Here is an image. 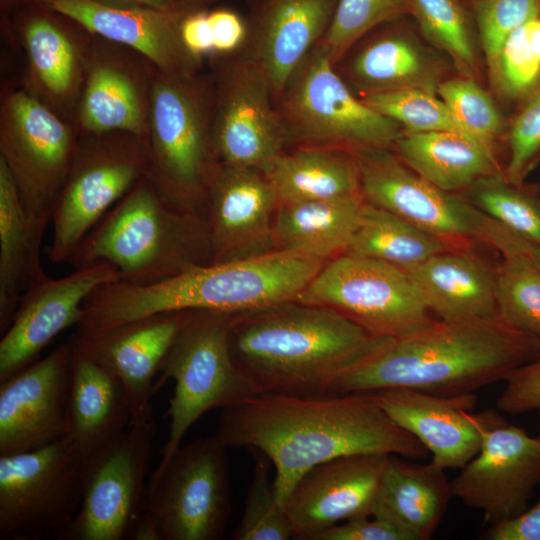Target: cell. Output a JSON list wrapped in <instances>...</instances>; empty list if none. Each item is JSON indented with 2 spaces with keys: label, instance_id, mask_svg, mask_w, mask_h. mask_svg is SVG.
<instances>
[{
  "label": "cell",
  "instance_id": "db71d44e",
  "mask_svg": "<svg viewBox=\"0 0 540 540\" xmlns=\"http://www.w3.org/2000/svg\"><path fill=\"white\" fill-rule=\"evenodd\" d=\"M528 44L540 62V14L523 25Z\"/></svg>",
  "mask_w": 540,
  "mask_h": 540
},
{
  "label": "cell",
  "instance_id": "7c38bea8",
  "mask_svg": "<svg viewBox=\"0 0 540 540\" xmlns=\"http://www.w3.org/2000/svg\"><path fill=\"white\" fill-rule=\"evenodd\" d=\"M148 170L147 144L124 131L79 135L55 205L48 258L67 262L84 237Z\"/></svg>",
  "mask_w": 540,
  "mask_h": 540
},
{
  "label": "cell",
  "instance_id": "836d02e7",
  "mask_svg": "<svg viewBox=\"0 0 540 540\" xmlns=\"http://www.w3.org/2000/svg\"><path fill=\"white\" fill-rule=\"evenodd\" d=\"M364 201L358 194L279 203L274 219L276 248L325 261L344 253Z\"/></svg>",
  "mask_w": 540,
  "mask_h": 540
},
{
  "label": "cell",
  "instance_id": "9a60e30c",
  "mask_svg": "<svg viewBox=\"0 0 540 540\" xmlns=\"http://www.w3.org/2000/svg\"><path fill=\"white\" fill-rule=\"evenodd\" d=\"M155 436L153 417L130 424L84 462L81 505L62 539L131 540L146 509Z\"/></svg>",
  "mask_w": 540,
  "mask_h": 540
},
{
  "label": "cell",
  "instance_id": "83f0119b",
  "mask_svg": "<svg viewBox=\"0 0 540 540\" xmlns=\"http://www.w3.org/2000/svg\"><path fill=\"white\" fill-rule=\"evenodd\" d=\"M365 393L426 448L434 465L461 469L477 454L481 435L471 416L475 393L442 396L406 387Z\"/></svg>",
  "mask_w": 540,
  "mask_h": 540
},
{
  "label": "cell",
  "instance_id": "5b68a950",
  "mask_svg": "<svg viewBox=\"0 0 540 540\" xmlns=\"http://www.w3.org/2000/svg\"><path fill=\"white\" fill-rule=\"evenodd\" d=\"M74 269L99 262L121 281L149 284L212 263L205 216L166 202L145 176L91 229L67 261Z\"/></svg>",
  "mask_w": 540,
  "mask_h": 540
},
{
  "label": "cell",
  "instance_id": "ffe728a7",
  "mask_svg": "<svg viewBox=\"0 0 540 540\" xmlns=\"http://www.w3.org/2000/svg\"><path fill=\"white\" fill-rule=\"evenodd\" d=\"M32 5L34 8L21 15L15 26L25 60L21 88L73 124L91 34L59 13Z\"/></svg>",
  "mask_w": 540,
  "mask_h": 540
},
{
  "label": "cell",
  "instance_id": "ba28073f",
  "mask_svg": "<svg viewBox=\"0 0 540 540\" xmlns=\"http://www.w3.org/2000/svg\"><path fill=\"white\" fill-rule=\"evenodd\" d=\"M235 313L187 311L154 384V392L169 379L175 383L166 417L169 434L161 447L164 464L181 446L190 427L206 412L248 401L259 393L235 365L228 344Z\"/></svg>",
  "mask_w": 540,
  "mask_h": 540
},
{
  "label": "cell",
  "instance_id": "7dc6e473",
  "mask_svg": "<svg viewBox=\"0 0 540 540\" xmlns=\"http://www.w3.org/2000/svg\"><path fill=\"white\" fill-rule=\"evenodd\" d=\"M496 407L511 415L540 410V355L506 379Z\"/></svg>",
  "mask_w": 540,
  "mask_h": 540
},
{
  "label": "cell",
  "instance_id": "4316f807",
  "mask_svg": "<svg viewBox=\"0 0 540 540\" xmlns=\"http://www.w3.org/2000/svg\"><path fill=\"white\" fill-rule=\"evenodd\" d=\"M248 38L241 50L278 96L290 75L325 37L339 0H246Z\"/></svg>",
  "mask_w": 540,
  "mask_h": 540
},
{
  "label": "cell",
  "instance_id": "f35d334b",
  "mask_svg": "<svg viewBox=\"0 0 540 540\" xmlns=\"http://www.w3.org/2000/svg\"><path fill=\"white\" fill-rule=\"evenodd\" d=\"M466 191V199L483 213L540 246V203L503 173L483 178Z\"/></svg>",
  "mask_w": 540,
  "mask_h": 540
},
{
  "label": "cell",
  "instance_id": "11a10c76",
  "mask_svg": "<svg viewBox=\"0 0 540 540\" xmlns=\"http://www.w3.org/2000/svg\"><path fill=\"white\" fill-rule=\"evenodd\" d=\"M527 257L540 269V246L524 238L519 253Z\"/></svg>",
  "mask_w": 540,
  "mask_h": 540
},
{
  "label": "cell",
  "instance_id": "277c9868",
  "mask_svg": "<svg viewBox=\"0 0 540 540\" xmlns=\"http://www.w3.org/2000/svg\"><path fill=\"white\" fill-rule=\"evenodd\" d=\"M325 262L277 249L197 266L149 284L116 280L89 296L87 317L94 330L106 331L166 312L241 313L296 301Z\"/></svg>",
  "mask_w": 540,
  "mask_h": 540
},
{
  "label": "cell",
  "instance_id": "e0dca14e",
  "mask_svg": "<svg viewBox=\"0 0 540 540\" xmlns=\"http://www.w3.org/2000/svg\"><path fill=\"white\" fill-rule=\"evenodd\" d=\"M481 443L451 481L453 497L495 525L522 514L540 484V439L489 409L471 413Z\"/></svg>",
  "mask_w": 540,
  "mask_h": 540
},
{
  "label": "cell",
  "instance_id": "680465c9",
  "mask_svg": "<svg viewBox=\"0 0 540 540\" xmlns=\"http://www.w3.org/2000/svg\"><path fill=\"white\" fill-rule=\"evenodd\" d=\"M538 414H539V434H538V438L540 439V410H538Z\"/></svg>",
  "mask_w": 540,
  "mask_h": 540
},
{
  "label": "cell",
  "instance_id": "7bdbcfd3",
  "mask_svg": "<svg viewBox=\"0 0 540 540\" xmlns=\"http://www.w3.org/2000/svg\"><path fill=\"white\" fill-rule=\"evenodd\" d=\"M437 95L473 136L493 145L504 128L503 117L493 99L474 78L445 79Z\"/></svg>",
  "mask_w": 540,
  "mask_h": 540
},
{
  "label": "cell",
  "instance_id": "f5cc1de1",
  "mask_svg": "<svg viewBox=\"0 0 540 540\" xmlns=\"http://www.w3.org/2000/svg\"><path fill=\"white\" fill-rule=\"evenodd\" d=\"M106 3L152 8L163 11H184L178 0H99Z\"/></svg>",
  "mask_w": 540,
  "mask_h": 540
},
{
  "label": "cell",
  "instance_id": "44dd1931",
  "mask_svg": "<svg viewBox=\"0 0 540 540\" xmlns=\"http://www.w3.org/2000/svg\"><path fill=\"white\" fill-rule=\"evenodd\" d=\"M120 279L117 269L99 262L54 279L47 275L23 293L14 318L0 340V382L35 362L62 331L76 326L87 297Z\"/></svg>",
  "mask_w": 540,
  "mask_h": 540
},
{
  "label": "cell",
  "instance_id": "e575fe53",
  "mask_svg": "<svg viewBox=\"0 0 540 540\" xmlns=\"http://www.w3.org/2000/svg\"><path fill=\"white\" fill-rule=\"evenodd\" d=\"M42 239L35 233L13 178L0 159V334L10 326L23 293L46 276Z\"/></svg>",
  "mask_w": 540,
  "mask_h": 540
},
{
  "label": "cell",
  "instance_id": "6da1fadb",
  "mask_svg": "<svg viewBox=\"0 0 540 540\" xmlns=\"http://www.w3.org/2000/svg\"><path fill=\"white\" fill-rule=\"evenodd\" d=\"M216 435L228 448L258 451L272 463L282 507L309 469L333 458L378 453L419 459L428 454L365 392L258 395L222 409Z\"/></svg>",
  "mask_w": 540,
  "mask_h": 540
},
{
  "label": "cell",
  "instance_id": "d590c367",
  "mask_svg": "<svg viewBox=\"0 0 540 540\" xmlns=\"http://www.w3.org/2000/svg\"><path fill=\"white\" fill-rule=\"evenodd\" d=\"M458 247L465 246L444 240L364 201L344 253L381 260L406 271L437 253Z\"/></svg>",
  "mask_w": 540,
  "mask_h": 540
},
{
  "label": "cell",
  "instance_id": "7402d4cb",
  "mask_svg": "<svg viewBox=\"0 0 540 540\" xmlns=\"http://www.w3.org/2000/svg\"><path fill=\"white\" fill-rule=\"evenodd\" d=\"M278 205L275 189L262 170L219 163L209 185L205 212L212 263L277 250L274 219Z\"/></svg>",
  "mask_w": 540,
  "mask_h": 540
},
{
  "label": "cell",
  "instance_id": "7a4b0ae2",
  "mask_svg": "<svg viewBox=\"0 0 540 540\" xmlns=\"http://www.w3.org/2000/svg\"><path fill=\"white\" fill-rule=\"evenodd\" d=\"M387 339L333 309L297 300L235 313L228 333L232 359L259 395L330 394Z\"/></svg>",
  "mask_w": 540,
  "mask_h": 540
},
{
  "label": "cell",
  "instance_id": "30bf717a",
  "mask_svg": "<svg viewBox=\"0 0 540 540\" xmlns=\"http://www.w3.org/2000/svg\"><path fill=\"white\" fill-rule=\"evenodd\" d=\"M79 134L19 88L0 105V159L7 166L35 233L43 239L68 176Z\"/></svg>",
  "mask_w": 540,
  "mask_h": 540
},
{
  "label": "cell",
  "instance_id": "d6a6232c",
  "mask_svg": "<svg viewBox=\"0 0 540 540\" xmlns=\"http://www.w3.org/2000/svg\"><path fill=\"white\" fill-rule=\"evenodd\" d=\"M262 171L279 203L362 194L359 163L355 153L348 150L299 146L282 151Z\"/></svg>",
  "mask_w": 540,
  "mask_h": 540
},
{
  "label": "cell",
  "instance_id": "ab89813d",
  "mask_svg": "<svg viewBox=\"0 0 540 540\" xmlns=\"http://www.w3.org/2000/svg\"><path fill=\"white\" fill-rule=\"evenodd\" d=\"M411 0H339L331 25L320 42L335 65L375 28L410 17Z\"/></svg>",
  "mask_w": 540,
  "mask_h": 540
},
{
  "label": "cell",
  "instance_id": "bcb514c9",
  "mask_svg": "<svg viewBox=\"0 0 540 540\" xmlns=\"http://www.w3.org/2000/svg\"><path fill=\"white\" fill-rule=\"evenodd\" d=\"M509 158L503 175L521 187L540 155V81L523 98L509 130Z\"/></svg>",
  "mask_w": 540,
  "mask_h": 540
},
{
  "label": "cell",
  "instance_id": "f907efd6",
  "mask_svg": "<svg viewBox=\"0 0 540 540\" xmlns=\"http://www.w3.org/2000/svg\"><path fill=\"white\" fill-rule=\"evenodd\" d=\"M180 35L185 48L194 57L204 60L214 53V42L208 10L187 11L180 24Z\"/></svg>",
  "mask_w": 540,
  "mask_h": 540
},
{
  "label": "cell",
  "instance_id": "1f68e13d",
  "mask_svg": "<svg viewBox=\"0 0 540 540\" xmlns=\"http://www.w3.org/2000/svg\"><path fill=\"white\" fill-rule=\"evenodd\" d=\"M393 148L415 173L448 192L503 173L493 145L455 131L404 132Z\"/></svg>",
  "mask_w": 540,
  "mask_h": 540
},
{
  "label": "cell",
  "instance_id": "cb8c5ba5",
  "mask_svg": "<svg viewBox=\"0 0 540 540\" xmlns=\"http://www.w3.org/2000/svg\"><path fill=\"white\" fill-rule=\"evenodd\" d=\"M59 13L88 33L130 47L148 58L159 71L193 75L203 60L185 48L180 24L187 11H163L122 6L99 0H21Z\"/></svg>",
  "mask_w": 540,
  "mask_h": 540
},
{
  "label": "cell",
  "instance_id": "8992f818",
  "mask_svg": "<svg viewBox=\"0 0 540 540\" xmlns=\"http://www.w3.org/2000/svg\"><path fill=\"white\" fill-rule=\"evenodd\" d=\"M211 76L157 70L148 127L146 177L173 207L205 216L219 160L212 138Z\"/></svg>",
  "mask_w": 540,
  "mask_h": 540
},
{
  "label": "cell",
  "instance_id": "74e56055",
  "mask_svg": "<svg viewBox=\"0 0 540 540\" xmlns=\"http://www.w3.org/2000/svg\"><path fill=\"white\" fill-rule=\"evenodd\" d=\"M495 299L502 322L540 338V269L527 257H503L496 268Z\"/></svg>",
  "mask_w": 540,
  "mask_h": 540
},
{
  "label": "cell",
  "instance_id": "c3c4849f",
  "mask_svg": "<svg viewBox=\"0 0 540 540\" xmlns=\"http://www.w3.org/2000/svg\"><path fill=\"white\" fill-rule=\"evenodd\" d=\"M315 540H407V537L390 522L371 515L338 523Z\"/></svg>",
  "mask_w": 540,
  "mask_h": 540
},
{
  "label": "cell",
  "instance_id": "f1b7e54d",
  "mask_svg": "<svg viewBox=\"0 0 540 540\" xmlns=\"http://www.w3.org/2000/svg\"><path fill=\"white\" fill-rule=\"evenodd\" d=\"M406 272L429 312L439 320L499 318L496 269L471 252L470 247L437 253Z\"/></svg>",
  "mask_w": 540,
  "mask_h": 540
},
{
  "label": "cell",
  "instance_id": "3957f363",
  "mask_svg": "<svg viewBox=\"0 0 540 540\" xmlns=\"http://www.w3.org/2000/svg\"><path fill=\"white\" fill-rule=\"evenodd\" d=\"M540 355V338L500 318L433 320L387 339L350 369L330 394L406 387L442 396L474 393L506 379Z\"/></svg>",
  "mask_w": 540,
  "mask_h": 540
},
{
  "label": "cell",
  "instance_id": "b9f144b4",
  "mask_svg": "<svg viewBox=\"0 0 540 540\" xmlns=\"http://www.w3.org/2000/svg\"><path fill=\"white\" fill-rule=\"evenodd\" d=\"M360 99L397 122L404 132L455 131L472 135L435 93L410 89L370 94Z\"/></svg>",
  "mask_w": 540,
  "mask_h": 540
},
{
  "label": "cell",
  "instance_id": "52a82bcc",
  "mask_svg": "<svg viewBox=\"0 0 540 540\" xmlns=\"http://www.w3.org/2000/svg\"><path fill=\"white\" fill-rule=\"evenodd\" d=\"M275 103L286 146L393 148L404 133L355 95L321 43L290 75Z\"/></svg>",
  "mask_w": 540,
  "mask_h": 540
},
{
  "label": "cell",
  "instance_id": "8fae6325",
  "mask_svg": "<svg viewBox=\"0 0 540 540\" xmlns=\"http://www.w3.org/2000/svg\"><path fill=\"white\" fill-rule=\"evenodd\" d=\"M226 444L215 434L180 446L148 481L145 512L160 540H221L232 514Z\"/></svg>",
  "mask_w": 540,
  "mask_h": 540
},
{
  "label": "cell",
  "instance_id": "f6af8a7d",
  "mask_svg": "<svg viewBox=\"0 0 540 540\" xmlns=\"http://www.w3.org/2000/svg\"><path fill=\"white\" fill-rule=\"evenodd\" d=\"M488 69L496 91L507 99H523L537 85L540 62L528 44L523 25L509 36Z\"/></svg>",
  "mask_w": 540,
  "mask_h": 540
},
{
  "label": "cell",
  "instance_id": "ee69618b",
  "mask_svg": "<svg viewBox=\"0 0 540 540\" xmlns=\"http://www.w3.org/2000/svg\"><path fill=\"white\" fill-rule=\"evenodd\" d=\"M468 6L488 68L509 36L540 14V0H475Z\"/></svg>",
  "mask_w": 540,
  "mask_h": 540
},
{
  "label": "cell",
  "instance_id": "4fadbf2b",
  "mask_svg": "<svg viewBox=\"0 0 540 540\" xmlns=\"http://www.w3.org/2000/svg\"><path fill=\"white\" fill-rule=\"evenodd\" d=\"M84 462L62 439L0 457V539H62L82 500Z\"/></svg>",
  "mask_w": 540,
  "mask_h": 540
},
{
  "label": "cell",
  "instance_id": "603a6c76",
  "mask_svg": "<svg viewBox=\"0 0 540 540\" xmlns=\"http://www.w3.org/2000/svg\"><path fill=\"white\" fill-rule=\"evenodd\" d=\"M388 456L345 455L309 469L294 485L283 506L294 539L315 540L338 523L371 516Z\"/></svg>",
  "mask_w": 540,
  "mask_h": 540
},
{
  "label": "cell",
  "instance_id": "5bb4252c",
  "mask_svg": "<svg viewBox=\"0 0 540 540\" xmlns=\"http://www.w3.org/2000/svg\"><path fill=\"white\" fill-rule=\"evenodd\" d=\"M297 301L333 309L385 338L409 334L434 320L405 270L350 253L327 260Z\"/></svg>",
  "mask_w": 540,
  "mask_h": 540
},
{
  "label": "cell",
  "instance_id": "2e32d148",
  "mask_svg": "<svg viewBox=\"0 0 540 540\" xmlns=\"http://www.w3.org/2000/svg\"><path fill=\"white\" fill-rule=\"evenodd\" d=\"M210 59L216 156L220 163L263 170L286 147L272 86L242 51Z\"/></svg>",
  "mask_w": 540,
  "mask_h": 540
},
{
  "label": "cell",
  "instance_id": "f546056e",
  "mask_svg": "<svg viewBox=\"0 0 540 540\" xmlns=\"http://www.w3.org/2000/svg\"><path fill=\"white\" fill-rule=\"evenodd\" d=\"M130 422V404L122 382L73 345L69 428L64 439L85 462L120 436Z\"/></svg>",
  "mask_w": 540,
  "mask_h": 540
},
{
  "label": "cell",
  "instance_id": "8d00e7d4",
  "mask_svg": "<svg viewBox=\"0 0 540 540\" xmlns=\"http://www.w3.org/2000/svg\"><path fill=\"white\" fill-rule=\"evenodd\" d=\"M411 16L424 38L445 53L461 76L477 73L474 20L461 0H411Z\"/></svg>",
  "mask_w": 540,
  "mask_h": 540
},
{
  "label": "cell",
  "instance_id": "816d5d0a",
  "mask_svg": "<svg viewBox=\"0 0 540 540\" xmlns=\"http://www.w3.org/2000/svg\"><path fill=\"white\" fill-rule=\"evenodd\" d=\"M486 538L490 540H540V501L512 519L491 525Z\"/></svg>",
  "mask_w": 540,
  "mask_h": 540
},
{
  "label": "cell",
  "instance_id": "d4e9b609",
  "mask_svg": "<svg viewBox=\"0 0 540 540\" xmlns=\"http://www.w3.org/2000/svg\"><path fill=\"white\" fill-rule=\"evenodd\" d=\"M187 311L137 319L87 336L70 337L74 347L114 374L125 387L134 424L153 417L154 378Z\"/></svg>",
  "mask_w": 540,
  "mask_h": 540
},
{
  "label": "cell",
  "instance_id": "484cf974",
  "mask_svg": "<svg viewBox=\"0 0 540 540\" xmlns=\"http://www.w3.org/2000/svg\"><path fill=\"white\" fill-rule=\"evenodd\" d=\"M406 19L375 28L334 65L361 97L410 89L437 94L445 80L443 63L416 37Z\"/></svg>",
  "mask_w": 540,
  "mask_h": 540
},
{
  "label": "cell",
  "instance_id": "6f0895ef",
  "mask_svg": "<svg viewBox=\"0 0 540 540\" xmlns=\"http://www.w3.org/2000/svg\"><path fill=\"white\" fill-rule=\"evenodd\" d=\"M461 1L464 2L467 5H470L475 0H461Z\"/></svg>",
  "mask_w": 540,
  "mask_h": 540
},
{
  "label": "cell",
  "instance_id": "ac0fdd59",
  "mask_svg": "<svg viewBox=\"0 0 540 540\" xmlns=\"http://www.w3.org/2000/svg\"><path fill=\"white\" fill-rule=\"evenodd\" d=\"M157 67L138 51L91 34L73 125L79 135L131 133L147 144Z\"/></svg>",
  "mask_w": 540,
  "mask_h": 540
},
{
  "label": "cell",
  "instance_id": "d6986e66",
  "mask_svg": "<svg viewBox=\"0 0 540 540\" xmlns=\"http://www.w3.org/2000/svg\"><path fill=\"white\" fill-rule=\"evenodd\" d=\"M71 339L0 382V457L42 448L69 428Z\"/></svg>",
  "mask_w": 540,
  "mask_h": 540
},
{
  "label": "cell",
  "instance_id": "60d3db41",
  "mask_svg": "<svg viewBox=\"0 0 540 540\" xmlns=\"http://www.w3.org/2000/svg\"><path fill=\"white\" fill-rule=\"evenodd\" d=\"M253 476L248 487L239 524L233 530L234 540L294 539L291 522L279 504L273 480L269 475V460L257 451Z\"/></svg>",
  "mask_w": 540,
  "mask_h": 540
},
{
  "label": "cell",
  "instance_id": "4dcf8cb0",
  "mask_svg": "<svg viewBox=\"0 0 540 540\" xmlns=\"http://www.w3.org/2000/svg\"><path fill=\"white\" fill-rule=\"evenodd\" d=\"M445 471L431 461L420 464L389 455L371 515L396 526L407 540L430 539L453 497Z\"/></svg>",
  "mask_w": 540,
  "mask_h": 540
},
{
  "label": "cell",
  "instance_id": "9f6ffc18",
  "mask_svg": "<svg viewBox=\"0 0 540 540\" xmlns=\"http://www.w3.org/2000/svg\"><path fill=\"white\" fill-rule=\"evenodd\" d=\"M219 0H178L184 11L207 9Z\"/></svg>",
  "mask_w": 540,
  "mask_h": 540
},
{
  "label": "cell",
  "instance_id": "681fc988",
  "mask_svg": "<svg viewBox=\"0 0 540 540\" xmlns=\"http://www.w3.org/2000/svg\"><path fill=\"white\" fill-rule=\"evenodd\" d=\"M208 19L214 42L213 55H230L245 47L248 38L246 17L234 10L219 8L208 11Z\"/></svg>",
  "mask_w": 540,
  "mask_h": 540
},
{
  "label": "cell",
  "instance_id": "9c48e42d",
  "mask_svg": "<svg viewBox=\"0 0 540 540\" xmlns=\"http://www.w3.org/2000/svg\"><path fill=\"white\" fill-rule=\"evenodd\" d=\"M365 201L452 243L479 242L502 256L512 254L519 235L469 200L444 191L410 169L391 148L354 152Z\"/></svg>",
  "mask_w": 540,
  "mask_h": 540
}]
</instances>
